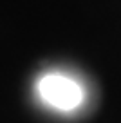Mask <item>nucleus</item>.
Returning <instances> with one entry per match:
<instances>
[{"instance_id": "f257e3e1", "label": "nucleus", "mask_w": 121, "mask_h": 123, "mask_svg": "<svg viewBox=\"0 0 121 123\" xmlns=\"http://www.w3.org/2000/svg\"><path fill=\"white\" fill-rule=\"evenodd\" d=\"M36 94L47 107L61 112H71L85 101V89L76 78L65 73L51 71L36 80Z\"/></svg>"}]
</instances>
